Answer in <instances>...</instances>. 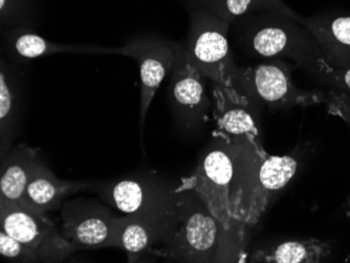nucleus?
I'll list each match as a JSON object with an SVG mask.
<instances>
[{"label": "nucleus", "mask_w": 350, "mask_h": 263, "mask_svg": "<svg viewBox=\"0 0 350 263\" xmlns=\"http://www.w3.org/2000/svg\"><path fill=\"white\" fill-rule=\"evenodd\" d=\"M301 23L314 36L330 66H350V16L322 14L308 18L301 17Z\"/></svg>", "instance_id": "nucleus-16"}, {"label": "nucleus", "mask_w": 350, "mask_h": 263, "mask_svg": "<svg viewBox=\"0 0 350 263\" xmlns=\"http://www.w3.org/2000/svg\"><path fill=\"white\" fill-rule=\"evenodd\" d=\"M332 254L330 245L319 239L285 241L252 255V262L318 263Z\"/></svg>", "instance_id": "nucleus-19"}, {"label": "nucleus", "mask_w": 350, "mask_h": 263, "mask_svg": "<svg viewBox=\"0 0 350 263\" xmlns=\"http://www.w3.org/2000/svg\"><path fill=\"white\" fill-rule=\"evenodd\" d=\"M178 221L180 200L174 209L139 211L117 217L111 247L125 251L131 262L137 261L142 255L150 254L157 245L167 243Z\"/></svg>", "instance_id": "nucleus-8"}, {"label": "nucleus", "mask_w": 350, "mask_h": 263, "mask_svg": "<svg viewBox=\"0 0 350 263\" xmlns=\"http://www.w3.org/2000/svg\"><path fill=\"white\" fill-rule=\"evenodd\" d=\"M328 113L341 117L350 128V96L338 90L330 89L325 92V101ZM347 217H350V192L343 206Z\"/></svg>", "instance_id": "nucleus-23"}, {"label": "nucleus", "mask_w": 350, "mask_h": 263, "mask_svg": "<svg viewBox=\"0 0 350 263\" xmlns=\"http://www.w3.org/2000/svg\"><path fill=\"white\" fill-rule=\"evenodd\" d=\"M182 44L157 37H146L123 46V56L135 59L141 76L139 128L143 135L145 120L155 92L165 77L174 68Z\"/></svg>", "instance_id": "nucleus-10"}, {"label": "nucleus", "mask_w": 350, "mask_h": 263, "mask_svg": "<svg viewBox=\"0 0 350 263\" xmlns=\"http://www.w3.org/2000/svg\"><path fill=\"white\" fill-rule=\"evenodd\" d=\"M3 46L9 58L27 62L55 54L122 55L123 48H105L90 44H62L52 42L35 33L31 27H5Z\"/></svg>", "instance_id": "nucleus-14"}, {"label": "nucleus", "mask_w": 350, "mask_h": 263, "mask_svg": "<svg viewBox=\"0 0 350 263\" xmlns=\"http://www.w3.org/2000/svg\"><path fill=\"white\" fill-rule=\"evenodd\" d=\"M36 19L34 0H0L3 27H31Z\"/></svg>", "instance_id": "nucleus-21"}, {"label": "nucleus", "mask_w": 350, "mask_h": 263, "mask_svg": "<svg viewBox=\"0 0 350 263\" xmlns=\"http://www.w3.org/2000/svg\"><path fill=\"white\" fill-rule=\"evenodd\" d=\"M189 8H202L226 23H232L241 17L260 12L277 11L300 18L282 0H190Z\"/></svg>", "instance_id": "nucleus-20"}, {"label": "nucleus", "mask_w": 350, "mask_h": 263, "mask_svg": "<svg viewBox=\"0 0 350 263\" xmlns=\"http://www.w3.org/2000/svg\"><path fill=\"white\" fill-rule=\"evenodd\" d=\"M38 151L29 145L19 144L1 158L0 198L23 205L27 184L40 161Z\"/></svg>", "instance_id": "nucleus-18"}, {"label": "nucleus", "mask_w": 350, "mask_h": 263, "mask_svg": "<svg viewBox=\"0 0 350 263\" xmlns=\"http://www.w3.org/2000/svg\"><path fill=\"white\" fill-rule=\"evenodd\" d=\"M92 186V182L86 180H64L57 178L40 160L27 184L21 207L47 215L50 211L60 209L66 198L90 189Z\"/></svg>", "instance_id": "nucleus-15"}, {"label": "nucleus", "mask_w": 350, "mask_h": 263, "mask_svg": "<svg viewBox=\"0 0 350 263\" xmlns=\"http://www.w3.org/2000/svg\"><path fill=\"white\" fill-rule=\"evenodd\" d=\"M0 151L1 158L12 149L23 104L21 74L11 61L0 64Z\"/></svg>", "instance_id": "nucleus-17"}, {"label": "nucleus", "mask_w": 350, "mask_h": 263, "mask_svg": "<svg viewBox=\"0 0 350 263\" xmlns=\"http://www.w3.org/2000/svg\"><path fill=\"white\" fill-rule=\"evenodd\" d=\"M169 95L175 115L185 126H196L209 121L211 103L206 96L204 77L189 64L184 45L172 70Z\"/></svg>", "instance_id": "nucleus-12"}, {"label": "nucleus", "mask_w": 350, "mask_h": 263, "mask_svg": "<svg viewBox=\"0 0 350 263\" xmlns=\"http://www.w3.org/2000/svg\"><path fill=\"white\" fill-rule=\"evenodd\" d=\"M116 219L97 200H66L61 207V233L80 251L111 247Z\"/></svg>", "instance_id": "nucleus-9"}, {"label": "nucleus", "mask_w": 350, "mask_h": 263, "mask_svg": "<svg viewBox=\"0 0 350 263\" xmlns=\"http://www.w3.org/2000/svg\"><path fill=\"white\" fill-rule=\"evenodd\" d=\"M180 221L170 238L150 254L180 262H215L222 230L215 216L194 190L178 188Z\"/></svg>", "instance_id": "nucleus-3"}, {"label": "nucleus", "mask_w": 350, "mask_h": 263, "mask_svg": "<svg viewBox=\"0 0 350 263\" xmlns=\"http://www.w3.org/2000/svg\"><path fill=\"white\" fill-rule=\"evenodd\" d=\"M231 25L202 8H191L184 54L191 66L213 83L229 85L236 66L229 46Z\"/></svg>", "instance_id": "nucleus-4"}, {"label": "nucleus", "mask_w": 350, "mask_h": 263, "mask_svg": "<svg viewBox=\"0 0 350 263\" xmlns=\"http://www.w3.org/2000/svg\"><path fill=\"white\" fill-rule=\"evenodd\" d=\"M298 167L297 154L272 156L259 142L238 143L231 188L235 223H258L273 200L293 180Z\"/></svg>", "instance_id": "nucleus-2"}, {"label": "nucleus", "mask_w": 350, "mask_h": 263, "mask_svg": "<svg viewBox=\"0 0 350 263\" xmlns=\"http://www.w3.org/2000/svg\"><path fill=\"white\" fill-rule=\"evenodd\" d=\"M290 66L282 60L236 68L232 85L257 105L269 109L306 107L324 103L325 92L297 87L291 77Z\"/></svg>", "instance_id": "nucleus-5"}, {"label": "nucleus", "mask_w": 350, "mask_h": 263, "mask_svg": "<svg viewBox=\"0 0 350 263\" xmlns=\"http://www.w3.org/2000/svg\"><path fill=\"white\" fill-rule=\"evenodd\" d=\"M187 1H189V0H187Z\"/></svg>", "instance_id": "nucleus-25"}, {"label": "nucleus", "mask_w": 350, "mask_h": 263, "mask_svg": "<svg viewBox=\"0 0 350 263\" xmlns=\"http://www.w3.org/2000/svg\"><path fill=\"white\" fill-rule=\"evenodd\" d=\"M215 143L200 161L191 178L183 180L180 187L194 190L209 208L224 232L233 230L231 188L235 172L238 143L216 137Z\"/></svg>", "instance_id": "nucleus-6"}, {"label": "nucleus", "mask_w": 350, "mask_h": 263, "mask_svg": "<svg viewBox=\"0 0 350 263\" xmlns=\"http://www.w3.org/2000/svg\"><path fill=\"white\" fill-rule=\"evenodd\" d=\"M92 189L109 205L126 214L174 209L180 200L178 189L167 190L161 186H150L131 180L92 184Z\"/></svg>", "instance_id": "nucleus-13"}, {"label": "nucleus", "mask_w": 350, "mask_h": 263, "mask_svg": "<svg viewBox=\"0 0 350 263\" xmlns=\"http://www.w3.org/2000/svg\"><path fill=\"white\" fill-rule=\"evenodd\" d=\"M0 225L8 235L33 249L41 262H61L80 251L57 230L49 215L3 198H0Z\"/></svg>", "instance_id": "nucleus-7"}, {"label": "nucleus", "mask_w": 350, "mask_h": 263, "mask_svg": "<svg viewBox=\"0 0 350 263\" xmlns=\"http://www.w3.org/2000/svg\"><path fill=\"white\" fill-rule=\"evenodd\" d=\"M318 80L326 84L332 89L338 90L350 96V66L332 68L328 74H324Z\"/></svg>", "instance_id": "nucleus-24"}, {"label": "nucleus", "mask_w": 350, "mask_h": 263, "mask_svg": "<svg viewBox=\"0 0 350 263\" xmlns=\"http://www.w3.org/2000/svg\"><path fill=\"white\" fill-rule=\"evenodd\" d=\"M258 106L241 95L232 84L214 83V135L230 142H258L256 117Z\"/></svg>", "instance_id": "nucleus-11"}, {"label": "nucleus", "mask_w": 350, "mask_h": 263, "mask_svg": "<svg viewBox=\"0 0 350 263\" xmlns=\"http://www.w3.org/2000/svg\"><path fill=\"white\" fill-rule=\"evenodd\" d=\"M238 45L247 54L267 60L292 61L317 79L328 74L330 66L319 44L300 18L277 11L260 12L232 23Z\"/></svg>", "instance_id": "nucleus-1"}, {"label": "nucleus", "mask_w": 350, "mask_h": 263, "mask_svg": "<svg viewBox=\"0 0 350 263\" xmlns=\"http://www.w3.org/2000/svg\"><path fill=\"white\" fill-rule=\"evenodd\" d=\"M0 255L5 260L13 262H41L33 249L10 236L3 230L0 232Z\"/></svg>", "instance_id": "nucleus-22"}]
</instances>
